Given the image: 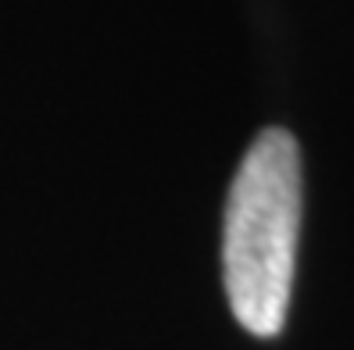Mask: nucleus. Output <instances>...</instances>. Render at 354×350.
<instances>
[{
  "label": "nucleus",
  "instance_id": "nucleus-1",
  "mask_svg": "<svg viewBox=\"0 0 354 350\" xmlns=\"http://www.w3.org/2000/svg\"><path fill=\"white\" fill-rule=\"evenodd\" d=\"M301 236V147L286 129H265L247 147L222 222V282L236 322L276 336L286 322Z\"/></svg>",
  "mask_w": 354,
  "mask_h": 350
}]
</instances>
